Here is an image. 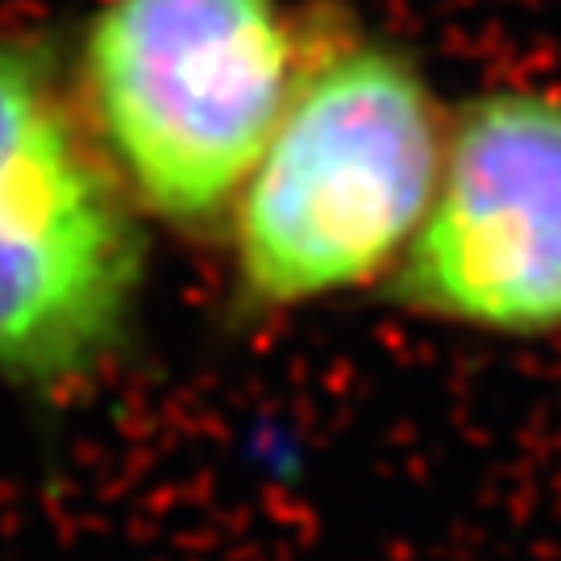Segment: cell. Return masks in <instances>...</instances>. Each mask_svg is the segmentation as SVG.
Wrapping results in <instances>:
<instances>
[{
  "label": "cell",
  "mask_w": 561,
  "mask_h": 561,
  "mask_svg": "<svg viewBox=\"0 0 561 561\" xmlns=\"http://www.w3.org/2000/svg\"><path fill=\"white\" fill-rule=\"evenodd\" d=\"M445 121L403 46L317 21L296 96L221 229L241 312H291L387 279L433 204Z\"/></svg>",
  "instance_id": "obj_1"
},
{
  "label": "cell",
  "mask_w": 561,
  "mask_h": 561,
  "mask_svg": "<svg viewBox=\"0 0 561 561\" xmlns=\"http://www.w3.org/2000/svg\"><path fill=\"white\" fill-rule=\"evenodd\" d=\"M317 21L283 0H101L76 101L141 217L221 233L275 138Z\"/></svg>",
  "instance_id": "obj_2"
},
{
  "label": "cell",
  "mask_w": 561,
  "mask_h": 561,
  "mask_svg": "<svg viewBox=\"0 0 561 561\" xmlns=\"http://www.w3.org/2000/svg\"><path fill=\"white\" fill-rule=\"evenodd\" d=\"M141 213L38 42L0 34V379L62 396L129 345Z\"/></svg>",
  "instance_id": "obj_3"
},
{
  "label": "cell",
  "mask_w": 561,
  "mask_h": 561,
  "mask_svg": "<svg viewBox=\"0 0 561 561\" xmlns=\"http://www.w3.org/2000/svg\"><path fill=\"white\" fill-rule=\"evenodd\" d=\"M387 300L486 337L561 333V92L486 88L449 113L437 192Z\"/></svg>",
  "instance_id": "obj_4"
}]
</instances>
